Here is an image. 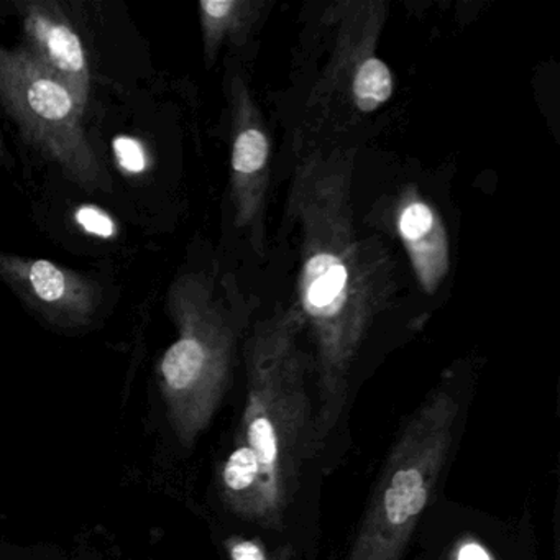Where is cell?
I'll list each match as a JSON object with an SVG mask.
<instances>
[{"instance_id":"cell-1","label":"cell","mask_w":560,"mask_h":560,"mask_svg":"<svg viewBox=\"0 0 560 560\" xmlns=\"http://www.w3.org/2000/svg\"><path fill=\"white\" fill-rule=\"evenodd\" d=\"M353 156L349 149L304 155L287 205L301 235L294 304L314 349L319 451L339 425L357 357L393 294L388 252L357 228Z\"/></svg>"},{"instance_id":"cell-2","label":"cell","mask_w":560,"mask_h":560,"mask_svg":"<svg viewBox=\"0 0 560 560\" xmlns=\"http://www.w3.org/2000/svg\"><path fill=\"white\" fill-rule=\"evenodd\" d=\"M296 304L257 320L245 340L247 396L234 445L218 470L219 497L232 514L281 530L304 465L319 451L313 353Z\"/></svg>"},{"instance_id":"cell-3","label":"cell","mask_w":560,"mask_h":560,"mask_svg":"<svg viewBox=\"0 0 560 560\" xmlns=\"http://www.w3.org/2000/svg\"><path fill=\"white\" fill-rule=\"evenodd\" d=\"M168 310L178 336L160 359L156 376L173 434L183 448H192L231 386L247 301L237 288L199 271L172 284Z\"/></svg>"},{"instance_id":"cell-4","label":"cell","mask_w":560,"mask_h":560,"mask_svg":"<svg viewBox=\"0 0 560 560\" xmlns=\"http://www.w3.org/2000/svg\"><path fill=\"white\" fill-rule=\"evenodd\" d=\"M460 401L434 389L389 448L346 560H401L451 457Z\"/></svg>"},{"instance_id":"cell-5","label":"cell","mask_w":560,"mask_h":560,"mask_svg":"<svg viewBox=\"0 0 560 560\" xmlns=\"http://www.w3.org/2000/svg\"><path fill=\"white\" fill-rule=\"evenodd\" d=\"M0 97L25 139L86 191H107L106 175L83 127L84 107L25 48L0 47Z\"/></svg>"},{"instance_id":"cell-6","label":"cell","mask_w":560,"mask_h":560,"mask_svg":"<svg viewBox=\"0 0 560 560\" xmlns=\"http://www.w3.org/2000/svg\"><path fill=\"white\" fill-rule=\"evenodd\" d=\"M231 109V201L234 222L257 254L265 250V211L271 182V140L264 114L238 73L228 80Z\"/></svg>"},{"instance_id":"cell-7","label":"cell","mask_w":560,"mask_h":560,"mask_svg":"<svg viewBox=\"0 0 560 560\" xmlns=\"http://www.w3.org/2000/svg\"><path fill=\"white\" fill-rule=\"evenodd\" d=\"M0 278L45 319L80 329L96 316L103 291L93 278L40 258L0 254Z\"/></svg>"},{"instance_id":"cell-8","label":"cell","mask_w":560,"mask_h":560,"mask_svg":"<svg viewBox=\"0 0 560 560\" xmlns=\"http://www.w3.org/2000/svg\"><path fill=\"white\" fill-rule=\"evenodd\" d=\"M21 14L27 38L25 50L86 109L91 93L90 63L73 22L57 2H24Z\"/></svg>"},{"instance_id":"cell-9","label":"cell","mask_w":560,"mask_h":560,"mask_svg":"<svg viewBox=\"0 0 560 560\" xmlns=\"http://www.w3.org/2000/svg\"><path fill=\"white\" fill-rule=\"evenodd\" d=\"M396 229L419 284L434 294L451 268V242L444 219L415 186L399 198Z\"/></svg>"},{"instance_id":"cell-10","label":"cell","mask_w":560,"mask_h":560,"mask_svg":"<svg viewBox=\"0 0 560 560\" xmlns=\"http://www.w3.org/2000/svg\"><path fill=\"white\" fill-rule=\"evenodd\" d=\"M267 0H202L199 2L205 57L211 65L224 44H244L267 18Z\"/></svg>"},{"instance_id":"cell-11","label":"cell","mask_w":560,"mask_h":560,"mask_svg":"<svg viewBox=\"0 0 560 560\" xmlns=\"http://www.w3.org/2000/svg\"><path fill=\"white\" fill-rule=\"evenodd\" d=\"M349 90L355 109L362 114H372L392 100L395 78L382 58L370 55L357 68Z\"/></svg>"},{"instance_id":"cell-12","label":"cell","mask_w":560,"mask_h":560,"mask_svg":"<svg viewBox=\"0 0 560 560\" xmlns=\"http://www.w3.org/2000/svg\"><path fill=\"white\" fill-rule=\"evenodd\" d=\"M117 165L130 175H140L149 168V155L142 143L132 137H117L113 143Z\"/></svg>"},{"instance_id":"cell-13","label":"cell","mask_w":560,"mask_h":560,"mask_svg":"<svg viewBox=\"0 0 560 560\" xmlns=\"http://www.w3.org/2000/svg\"><path fill=\"white\" fill-rule=\"evenodd\" d=\"M74 221L86 234L100 238H114L117 235V224L109 212L97 206H81L74 212Z\"/></svg>"},{"instance_id":"cell-14","label":"cell","mask_w":560,"mask_h":560,"mask_svg":"<svg viewBox=\"0 0 560 560\" xmlns=\"http://www.w3.org/2000/svg\"><path fill=\"white\" fill-rule=\"evenodd\" d=\"M224 547L229 560H288L287 557H275L257 537L232 536Z\"/></svg>"},{"instance_id":"cell-15","label":"cell","mask_w":560,"mask_h":560,"mask_svg":"<svg viewBox=\"0 0 560 560\" xmlns=\"http://www.w3.org/2000/svg\"><path fill=\"white\" fill-rule=\"evenodd\" d=\"M454 560H493L488 550L475 540H465L457 547Z\"/></svg>"},{"instance_id":"cell-16","label":"cell","mask_w":560,"mask_h":560,"mask_svg":"<svg viewBox=\"0 0 560 560\" xmlns=\"http://www.w3.org/2000/svg\"><path fill=\"white\" fill-rule=\"evenodd\" d=\"M4 155V142H2V137H0V156Z\"/></svg>"}]
</instances>
